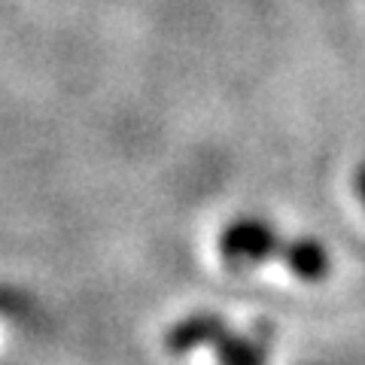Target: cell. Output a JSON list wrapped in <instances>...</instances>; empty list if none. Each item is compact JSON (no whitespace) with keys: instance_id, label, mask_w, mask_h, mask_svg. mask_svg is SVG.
Instances as JSON below:
<instances>
[{"instance_id":"obj_1","label":"cell","mask_w":365,"mask_h":365,"mask_svg":"<svg viewBox=\"0 0 365 365\" xmlns=\"http://www.w3.org/2000/svg\"><path fill=\"white\" fill-rule=\"evenodd\" d=\"M222 256L228 262H237V259H268V256H277L280 253V244L265 225L259 222H237L232 225L228 232L222 235Z\"/></svg>"},{"instance_id":"obj_2","label":"cell","mask_w":365,"mask_h":365,"mask_svg":"<svg viewBox=\"0 0 365 365\" xmlns=\"http://www.w3.org/2000/svg\"><path fill=\"white\" fill-rule=\"evenodd\" d=\"M287 265L304 280H323L329 274V256L317 241H299L283 250Z\"/></svg>"},{"instance_id":"obj_3","label":"cell","mask_w":365,"mask_h":365,"mask_svg":"<svg viewBox=\"0 0 365 365\" xmlns=\"http://www.w3.org/2000/svg\"><path fill=\"white\" fill-rule=\"evenodd\" d=\"M356 182H359V195H362V201H365V165L359 168V180H356Z\"/></svg>"}]
</instances>
